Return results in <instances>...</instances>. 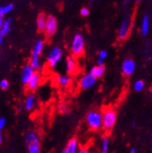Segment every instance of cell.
Wrapping results in <instances>:
<instances>
[{"label":"cell","mask_w":152,"mask_h":153,"mask_svg":"<svg viewBox=\"0 0 152 153\" xmlns=\"http://www.w3.org/2000/svg\"><path fill=\"white\" fill-rule=\"evenodd\" d=\"M86 123L92 131H98L99 129L103 128L102 112L97 109L89 111L86 116Z\"/></svg>","instance_id":"6da1fadb"},{"label":"cell","mask_w":152,"mask_h":153,"mask_svg":"<svg viewBox=\"0 0 152 153\" xmlns=\"http://www.w3.org/2000/svg\"><path fill=\"white\" fill-rule=\"evenodd\" d=\"M85 51V39L83 35L77 33L72 38V42L70 46V51L72 56L76 57H79L83 55Z\"/></svg>","instance_id":"7a4b0ae2"},{"label":"cell","mask_w":152,"mask_h":153,"mask_svg":"<svg viewBox=\"0 0 152 153\" xmlns=\"http://www.w3.org/2000/svg\"><path fill=\"white\" fill-rule=\"evenodd\" d=\"M103 117V128L105 131H111L117 122V112L116 110L108 106L102 111Z\"/></svg>","instance_id":"3957f363"},{"label":"cell","mask_w":152,"mask_h":153,"mask_svg":"<svg viewBox=\"0 0 152 153\" xmlns=\"http://www.w3.org/2000/svg\"><path fill=\"white\" fill-rule=\"evenodd\" d=\"M63 50L58 46L53 47L47 55V65L50 68H55L58 63L63 58Z\"/></svg>","instance_id":"277c9868"},{"label":"cell","mask_w":152,"mask_h":153,"mask_svg":"<svg viewBox=\"0 0 152 153\" xmlns=\"http://www.w3.org/2000/svg\"><path fill=\"white\" fill-rule=\"evenodd\" d=\"M57 27H58V22L55 16L48 15L46 25H45V30H44V34L46 36V37L50 38L54 36L55 33L57 32Z\"/></svg>","instance_id":"5b68a950"},{"label":"cell","mask_w":152,"mask_h":153,"mask_svg":"<svg viewBox=\"0 0 152 153\" xmlns=\"http://www.w3.org/2000/svg\"><path fill=\"white\" fill-rule=\"evenodd\" d=\"M130 31H131V18L126 17L121 22L119 28L118 30V38L121 41L125 40L129 36Z\"/></svg>","instance_id":"8992f818"},{"label":"cell","mask_w":152,"mask_h":153,"mask_svg":"<svg viewBox=\"0 0 152 153\" xmlns=\"http://www.w3.org/2000/svg\"><path fill=\"white\" fill-rule=\"evenodd\" d=\"M96 82H97V79L94 78L90 73H88L85 74L84 76H82L79 85L81 90H90L95 86Z\"/></svg>","instance_id":"52a82bcc"},{"label":"cell","mask_w":152,"mask_h":153,"mask_svg":"<svg viewBox=\"0 0 152 153\" xmlns=\"http://www.w3.org/2000/svg\"><path fill=\"white\" fill-rule=\"evenodd\" d=\"M65 71L68 76L76 75L79 72V64L77 59L72 55L67 56L65 59Z\"/></svg>","instance_id":"ba28073f"},{"label":"cell","mask_w":152,"mask_h":153,"mask_svg":"<svg viewBox=\"0 0 152 153\" xmlns=\"http://www.w3.org/2000/svg\"><path fill=\"white\" fill-rule=\"evenodd\" d=\"M136 69V64L133 59H125L123 61L122 65H121V70H122L123 75L129 76H132Z\"/></svg>","instance_id":"9c48e42d"},{"label":"cell","mask_w":152,"mask_h":153,"mask_svg":"<svg viewBox=\"0 0 152 153\" xmlns=\"http://www.w3.org/2000/svg\"><path fill=\"white\" fill-rule=\"evenodd\" d=\"M35 71L33 68L30 66L29 65H25L24 67L22 68V72H21V82L24 84V85H27V83L29 80L31 79L33 76Z\"/></svg>","instance_id":"30bf717a"},{"label":"cell","mask_w":152,"mask_h":153,"mask_svg":"<svg viewBox=\"0 0 152 153\" xmlns=\"http://www.w3.org/2000/svg\"><path fill=\"white\" fill-rule=\"evenodd\" d=\"M40 81H41V76L39 72H35L33 76L31 78V79L29 80V82L27 83L26 85V89L31 91V93H33V91H35L37 88H39V86L40 85Z\"/></svg>","instance_id":"8fae6325"},{"label":"cell","mask_w":152,"mask_h":153,"mask_svg":"<svg viewBox=\"0 0 152 153\" xmlns=\"http://www.w3.org/2000/svg\"><path fill=\"white\" fill-rule=\"evenodd\" d=\"M79 149V144L77 137H72V138L67 142V145L65 149L66 153H78Z\"/></svg>","instance_id":"7c38bea8"},{"label":"cell","mask_w":152,"mask_h":153,"mask_svg":"<svg viewBox=\"0 0 152 153\" xmlns=\"http://www.w3.org/2000/svg\"><path fill=\"white\" fill-rule=\"evenodd\" d=\"M36 96L33 93H30L27 94V96L25 97V100H24V108L27 111H31L35 108L36 106Z\"/></svg>","instance_id":"4fadbf2b"},{"label":"cell","mask_w":152,"mask_h":153,"mask_svg":"<svg viewBox=\"0 0 152 153\" xmlns=\"http://www.w3.org/2000/svg\"><path fill=\"white\" fill-rule=\"evenodd\" d=\"M24 141H25V144L26 146H31V145H34V144H39L40 143V140H39V136L35 132H29L25 134V138H24Z\"/></svg>","instance_id":"5bb4252c"},{"label":"cell","mask_w":152,"mask_h":153,"mask_svg":"<svg viewBox=\"0 0 152 153\" xmlns=\"http://www.w3.org/2000/svg\"><path fill=\"white\" fill-rule=\"evenodd\" d=\"M44 46H45L44 40H42V39H37L35 42V44H34V47H33V50H32V54H31V56L40 57L41 53L43 51V49H44Z\"/></svg>","instance_id":"9a60e30c"},{"label":"cell","mask_w":152,"mask_h":153,"mask_svg":"<svg viewBox=\"0 0 152 153\" xmlns=\"http://www.w3.org/2000/svg\"><path fill=\"white\" fill-rule=\"evenodd\" d=\"M149 28H150L149 16H148V14H144V16L142 18V22H141V33L144 36H146L148 34Z\"/></svg>","instance_id":"2e32d148"},{"label":"cell","mask_w":152,"mask_h":153,"mask_svg":"<svg viewBox=\"0 0 152 153\" xmlns=\"http://www.w3.org/2000/svg\"><path fill=\"white\" fill-rule=\"evenodd\" d=\"M46 22H47V15L44 12H40L39 15H37L36 27H37V30H39V32H44Z\"/></svg>","instance_id":"e0dca14e"},{"label":"cell","mask_w":152,"mask_h":153,"mask_svg":"<svg viewBox=\"0 0 152 153\" xmlns=\"http://www.w3.org/2000/svg\"><path fill=\"white\" fill-rule=\"evenodd\" d=\"M105 65H98L93 66L92 69H90V73L92 74L94 78H96L97 79L102 78V76H104V74H105Z\"/></svg>","instance_id":"ac0fdd59"},{"label":"cell","mask_w":152,"mask_h":153,"mask_svg":"<svg viewBox=\"0 0 152 153\" xmlns=\"http://www.w3.org/2000/svg\"><path fill=\"white\" fill-rule=\"evenodd\" d=\"M72 82V78L71 76L68 75H61L57 78V83L58 85L62 86V87H67L69 86Z\"/></svg>","instance_id":"d6986e66"},{"label":"cell","mask_w":152,"mask_h":153,"mask_svg":"<svg viewBox=\"0 0 152 153\" xmlns=\"http://www.w3.org/2000/svg\"><path fill=\"white\" fill-rule=\"evenodd\" d=\"M30 66H31L35 72H39L41 69V62H40V57H35V56H31L29 61Z\"/></svg>","instance_id":"ffe728a7"},{"label":"cell","mask_w":152,"mask_h":153,"mask_svg":"<svg viewBox=\"0 0 152 153\" xmlns=\"http://www.w3.org/2000/svg\"><path fill=\"white\" fill-rule=\"evenodd\" d=\"M11 22H12V20L11 18H7L4 22V25L2 27V29L0 30V32L2 33V35L4 36H6L7 35H9L10 30H11Z\"/></svg>","instance_id":"44dd1931"},{"label":"cell","mask_w":152,"mask_h":153,"mask_svg":"<svg viewBox=\"0 0 152 153\" xmlns=\"http://www.w3.org/2000/svg\"><path fill=\"white\" fill-rule=\"evenodd\" d=\"M14 9V4L12 3H9L7 5L1 6L0 7V17L4 18V16H6L7 14H9L10 12H11Z\"/></svg>","instance_id":"7402d4cb"},{"label":"cell","mask_w":152,"mask_h":153,"mask_svg":"<svg viewBox=\"0 0 152 153\" xmlns=\"http://www.w3.org/2000/svg\"><path fill=\"white\" fill-rule=\"evenodd\" d=\"M100 153H109V139L108 137H104L101 141Z\"/></svg>","instance_id":"603a6c76"},{"label":"cell","mask_w":152,"mask_h":153,"mask_svg":"<svg viewBox=\"0 0 152 153\" xmlns=\"http://www.w3.org/2000/svg\"><path fill=\"white\" fill-rule=\"evenodd\" d=\"M27 149H28V153H41L40 143L34 144V145H31V146H28Z\"/></svg>","instance_id":"cb8c5ba5"},{"label":"cell","mask_w":152,"mask_h":153,"mask_svg":"<svg viewBox=\"0 0 152 153\" xmlns=\"http://www.w3.org/2000/svg\"><path fill=\"white\" fill-rule=\"evenodd\" d=\"M145 88V82L142 79H138L136 80L133 84V89L135 91H142Z\"/></svg>","instance_id":"d4e9b609"},{"label":"cell","mask_w":152,"mask_h":153,"mask_svg":"<svg viewBox=\"0 0 152 153\" xmlns=\"http://www.w3.org/2000/svg\"><path fill=\"white\" fill-rule=\"evenodd\" d=\"M58 111L60 114H66L69 112V105L65 103H61L58 106Z\"/></svg>","instance_id":"484cf974"},{"label":"cell","mask_w":152,"mask_h":153,"mask_svg":"<svg viewBox=\"0 0 152 153\" xmlns=\"http://www.w3.org/2000/svg\"><path fill=\"white\" fill-rule=\"evenodd\" d=\"M108 52L106 51H105V50L100 51L99 53H98V59L103 60V61H105L106 58H108Z\"/></svg>","instance_id":"4316f807"},{"label":"cell","mask_w":152,"mask_h":153,"mask_svg":"<svg viewBox=\"0 0 152 153\" xmlns=\"http://www.w3.org/2000/svg\"><path fill=\"white\" fill-rule=\"evenodd\" d=\"M79 14L81 15L82 17H88L89 15H90V10L88 9V7H83L80 9L79 10Z\"/></svg>","instance_id":"83f0119b"},{"label":"cell","mask_w":152,"mask_h":153,"mask_svg":"<svg viewBox=\"0 0 152 153\" xmlns=\"http://www.w3.org/2000/svg\"><path fill=\"white\" fill-rule=\"evenodd\" d=\"M10 86V82L7 79H2L1 81H0V88H1L2 90H7V88H9Z\"/></svg>","instance_id":"f1b7e54d"},{"label":"cell","mask_w":152,"mask_h":153,"mask_svg":"<svg viewBox=\"0 0 152 153\" xmlns=\"http://www.w3.org/2000/svg\"><path fill=\"white\" fill-rule=\"evenodd\" d=\"M6 126V119L5 118H0V133Z\"/></svg>","instance_id":"f546056e"},{"label":"cell","mask_w":152,"mask_h":153,"mask_svg":"<svg viewBox=\"0 0 152 153\" xmlns=\"http://www.w3.org/2000/svg\"><path fill=\"white\" fill-rule=\"evenodd\" d=\"M78 153H92L90 152V150L88 149V148H84V147H82V148H79Z\"/></svg>","instance_id":"4dcf8cb0"},{"label":"cell","mask_w":152,"mask_h":153,"mask_svg":"<svg viewBox=\"0 0 152 153\" xmlns=\"http://www.w3.org/2000/svg\"><path fill=\"white\" fill-rule=\"evenodd\" d=\"M4 22H5L4 18L0 17V30L2 29V27H3V25H4Z\"/></svg>","instance_id":"1f68e13d"},{"label":"cell","mask_w":152,"mask_h":153,"mask_svg":"<svg viewBox=\"0 0 152 153\" xmlns=\"http://www.w3.org/2000/svg\"><path fill=\"white\" fill-rule=\"evenodd\" d=\"M129 153H137V149H136L134 147H132L130 149V150H129Z\"/></svg>","instance_id":"d6a6232c"},{"label":"cell","mask_w":152,"mask_h":153,"mask_svg":"<svg viewBox=\"0 0 152 153\" xmlns=\"http://www.w3.org/2000/svg\"><path fill=\"white\" fill-rule=\"evenodd\" d=\"M4 42V36L2 35V33L0 32V46H1Z\"/></svg>","instance_id":"836d02e7"},{"label":"cell","mask_w":152,"mask_h":153,"mask_svg":"<svg viewBox=\"0 0 152 153\" xmlns=\"http://www.w3.org/2000/svg\"><path fill=\"white\" fill-rule=\"evenodd\" d=\"M97 65H104V61H103V60H100V59H98V60H97Z\"/></svg>","instance_id":"e575fe53"},{"label":"cell","mask_w":152,"mask_h":153,"mask_svg":"<svg viewBox=\"0 0 152 153\" xmlns=\"http://www.w3.org/2000/svg\"><path fill=\"white\" fill-rule=\"evenodd\" d=\"M22 105H19L18 108H17V112H18V113H20V112H21V110H22Z\"/></svg>","instance_id":"d590c367"},{"label":"cell","mask_w":152,"mask_h":153,"mask_svg":"<svg viewBox=\"0 0 152 153\" xmlns=\"http://www.w3.org/2000/svg\"><path fill=\"white\" fill-rule=\"evenodd\" d=\"M2 142H3V135L1 133H0V145L2 144Z\"/></svg>","instance_id":"8d00e7d4"},{"label":"cell","mask_w":152,"mask_h":153,"mask_svg":"<svg viewBox=\"0 0 152 153\" xmlns=\"http://www.w3.org/2000/svg\"><path fill=\"white\" fill-rule=\"evenodd\" d=\"M61 153H66V151H65V149H64V150H63V151H62V152H61Z\"/></svg>","instance_id":"74e56055"},{"label":"cell","mask_w":152,"mask_h":153,"mask_svg":"<svg viewBox=\"0 0 152 153\" xmlns=\"http://www.w3.org/2000/svg\"><path fill=\"white\" fill-rule=\"evenodd\" d=\"M150 93H151V99H152V88H151V91H150Z\"/></svg>","instance_id":"f35d334b"}]
</instances>
